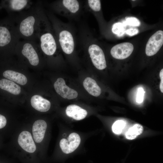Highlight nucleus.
I'll use <instances>...</instances> for the list:
<instances>
[{
  "mask_svg": "<svg viewBox=\"0 0 163 163\" xmlns=\"http://www.w3.org/2000/svg\"><path fill=\"white\" fill-rule=\"evenodd\" d=\"M66 112L68 116L77 120L84 119L88 113L86 110L75 104H71L68 106Z\"/></svg>",
  "mask_w": 163,
  "mask_h": 163,
  "instance_id": "nucleus-16",
  "label": "nucleus"
},
{
  "mask_svg": "<svg viewBox=\"0 0 163 163\" xmlns=\"http://www.w3.org/2000/svg\"><path fill=\"white\" fill-rule=\"evenodd\" d=\"M0 88L14 95H18L21 92V88L13 81L6 79L0 80Z\"/></svg>",
  "mask_w": 163,
  "mask_h": 163,
  "instance_id": "nucleus-19",
  "label": "nucleus"
},
{
  "mask_svg": "<svg viewBox=\"0 0 163 163\" xmlns=\"http://www.w3.org/2000/svg\"><path fill=\"white\" fill-rule=\"evenodd\" d=\"M21 39L13 20L5 26L0 25V47H5L14 52L16 46Z\"/></svg>",
  "mask_w": 163,
  "mask_h": 163,
  "instance_id": "nucleus-5",
  "label": "nucleus"
},
{
  "mask_svg": "<svg viewBox=\"0 0 163 163\" xmlns=\"http://www.w3.org/2000/svg\"><path fill=\"white\" fill-rule=\"evenodd\" d=\"M45 13L52 25L59 48L65 53L71 54L74 51L75 47L72 34L51 13L46 12Z\"/></svg>",
  "mask_w": 163,
  "mask_h": 163,
  "instance_id": "nucleus-3",
  "label": "nucleus"
},
{
  "mask_svg": "<svg viewBox=\"0 0 163 163\" xmlns=\"http://www.w3.org/2000/svg\"><path fill=\"white\" fill-rule=\"evenodd\" d=\"M163 44V31L158 30L153 34L147 42L145 49V53L148 56L156 54Z\"/></svg>",
  "mask_w": 163,
  "mask_h": 163,
  "instance_id": "nucleus-9",
  "label": "nucleus"
},
{
  "mask_svg": "<svg viewBox=\"0 0 163 163\" xmlns=\"http://www.w3.org/2000/svg\"><path fill=\"white\" fill-rule=\"evenodd\" d=\"M159 76L161 79V82L160 85V89L161 92L163 93V69L161 70L159 73Z\"/></svg>",
  "mask_w": 163,
  "mask_h": 163,
  "instance_id": "nucleus-28",
  "label": "nucleus"
},
{
  "mask_svg": "<svg viewBox=\"0 0 163 163\" xmlns=\"http://www.w3.org/2000/svg\"><path fill=\"white\" fill-rule=\"evenodd\" d=\"M50 6L56 13L65 16L75 15L80 10V5L76 0H62L54 1Z\"/></svg>",
  "mask_w": 163,
  "mask_h": 163,
  "instance_id": "nucleus-6",
  "label": "nucleus"
},
{
  "mask_svg": "<svg viewBox=\"0 0 163 163\" xmlns=\"http://www.w3.org/2000/svg\"><path fill=\"white\" fill-rule=\"evenodd\" d=\"M6 6L10 11L19 13L28 9L33 5V2L29 0H10L6 1Z\"/></svg>",
  "mask_w": 163,
  "mask_h": 163,
  "instance_id": "nucleus-13",
  "label": "nucleus"
},
{
  "mask_svg": "<svg viewBox=\"0 0 163 163\" xmlns=\"http://www.w3.org/2000/svg\"><path fill=\"white\" fill-rule=\"evenodd\" d=\"M83 85L85 89L91 95L97 97L101 94V88L92 78L89 77L85 78L83 82Z\"/></svg>",
  "mask_w": 163,
  "mask_h": 163,
  "instance_id": "nucleus-17",
  "label": "nucleus"
},
{
  "mask_svg": "<svg viewBox=\"0 0 163 163\" xmlns=\"http://www.w3.org/2000/svg\"><path fill=\"white\" fill-rule=\"evenodd\" d=\"M40 52L37 42L32 41L20 40L16 46L14 52L26 59L30 65L36 66L40 62L39 53Z\"/></svg>",
  "mask_w": 163,
  "mask_h": 163,
  "instance_id": "nucleus-4",
  "label": "nucleus"
},
{
  "mask_svg": "<svg viewBox=\"0 0 163 163\" xmlns=\"http://www.w3.org/2000/svg\"><path fill=\"white\" fill-rule=\"evenodd\" d=\"M126 125L125 122L123 120H117L115 121L112 126L113 132L116 134L121 133Z\"/></svg>",
  "mask_w": 163,
  "mask_h": 163,
  "instance_id": "nucleus-22",
  "label": "nucleus"
},
{
  "mask_svg": "<svg viewBox=\"0 0 163 163\" xmlns=\"http://www.w3.org/2000/svg\"><path fill=\"white\" fill-rule=\"evenodd\" d=\"M47 127V123L43 120H39L34 122L32 126V131L36 142L40 143L43 140Z\"/></svg>",
  "mask_w": 163,
  "mask_h": 163,
  "instance_id": "nucleus-14",
  "label": "nucleus"
},
{
  "mask_svg": "<svg viewBox=\"0 0 163 163\" xmlns=\"http://www.w3.org/2000/svg\"><path fill=\"white\" fill-rule=\"evenodd\" d=\"M81 141L80 137L77 133H71L66 138H62L60 141V148L63 153H71L74 151L79 146Z\"/></svg>",
  "mask_w": 163,
  "mask_h": 163,
  "instance_id": "nucleus-8",
  "label": "nucleus"
},
{
  "mask_svg": "<svg viewBox=\"0 0 163 163\" xmlns=\"http://www.w3.org/2000/svg\"><path fill=\"white\" fill-rule=\"evenodd\" d=\"M138 32V30L136 28H130L127 30L125 31L126 34L131 36L137 34Z\"/></svg>",
  "mask_w": 163,
  "mask_h": 163,
  "instance_id": "nucleus-26",
  "label": "nucleus"
},
{
  "mask_svg": "<svg viewBox=\"0 0 163 163\" xmlns=\"http://www.w3.org/2000/svg\"><path fill=\"white\" fill-rule=\"evenodd\" d=\"M143 131V127L141 125L136 124L127 131L125 134L126 138L130 140L134 139L141 134Z\"/></svg>",
  "mask_w": 163,
  "mask_h": 163,
  "instance_id": "nucleus-20",
  "label": "nucleus"
},
{
  "mask_svg": "<svg viewBox=\"0 0 163 163\" xmlns=\"http://www.w3.org/2000/svg\"><path fill=\"white\" fill-rule=\"evenodd\" d=\"M30 103L34 108L41 112L47 111L51 106V103L49 101L38 95H34L32 97Z\"/></svg>",
  "mask_w": 163,
  "mask_h": 163,
  "instance_id": "nucleus-15",
  "label": "nucleus"
},
{
  "mask_svg": "<svg viewBox=\"0 0 163 163\" xmlns=\"http://www.w3.org/2000/svg\"><path fill=\"white\" fill-rule=\"evenodd\" d=\"M88 51L91 61L97 69L101 70L107 67L105 55L101 48L95 44H89Z\"/></svg>",
  "mask_w": 163,
  "mask_h": 163,
  "instance_id": "nucleus-7",
  "label": "nucleus"
},
{
  "mask_svg": "<svg viewBox=\"0 0 163 163\" xmlns=\"http://www.w3.org/2000/svg\"><path fill=\"white\" fill-rule=\"evenodd\" d=\"M134 49L133 45L129 42H124L114 46L110 50V53L114 58L123 59L129 57Z\"/></svg>",
  "mask_w": 163,
  "mask_h": 163,
  "instance_id": "nucleus-10",
  "label": "nucleus"
},
{
  "mask_svg": "<svg viewBox=\"0 0 163 163\" xmlns=\"http://www.w3.org/2000/svg\"><path fill=\"white\" fill-rule=\"evenodd\" d=\"M125 26L123 23L120 22L114 23L112 26V32L118 37H121L125 33Z\"/></svg>",
  "mask_w": 163,
  "mask_h": 163,
  "instance_id": "nucleus-21",
  "label": "nucleus"
},
{
  "mask_svg": "<svg viewBox=\"0 0 163 163\" xmlns=\"http://www.w3.org/2000/svg\"><path fill=\"white\" fill-rule=\"evenodd\" d=\"M87 3L88 8L92 11L98 12L101 10V4L99 0H88Z\"/></svg>",
  "mask_w": 163,
  "mask_h": 163,
  "instance_id": "nucleus-23",
  "label": "nucleus"
},
{
  "mask_svg": "<svg viewBox=\"0 0 163 163\" xmlns=\"http://www.w3.org/2000/svg\"><path fill=\"white\" fill-rule=\"evenodd\" d=\"M37 38L40 50L46 55L53 56L59 48L52 25L43 8L40 12Z\"/></svg>",
  "mask_w": 163,
  "mask_h": 163,
  "instance_id": "nucleus-2",
  "label": "nucleus"
},
{
  "mask_svg": "<svg viewBox=\"0 0 163 163\" xmlns=\"http://www.w3.org/2000/svg\"><path fill=\"white\" fill-rule=\"evenodd\" d=\"M7 123V120L5 117L0 114V129L5 126Z\"/></svg>",
  "mask_w": 163,
  "mask_h": 163,
  "instance_id": "nucleus-27",
  "label": "nucleus"
},
{
  "mask_svg": "<svg viewBox=\"0 0 163 163\" xmlns=\"http://www.w3.org/2000/svg\"><path fill=\"white\" fill-rule=\"evenodd\" d=\"M18 142L21 148L28 152L33 153L36 150V146L32 136L27 131H23L20 134Z\"/></svg>",
  "mask_w": 163,
  "mask_h": 163,
  "instance_id": "nucleus-12",
  "label": "nucleus"
},
{
  "mask_svg": "<svg viewBox=\"0 0 163 163\" xmlns=\"http://www.w3.org/2000/svg\"><path fill=\"white\" fill-rule=\"evenodd\" d=\"M145 92L142 88H138L136 102L140 103L142 102Z\"/></svg>",
  "mask_w": 163,
  "mask_h": 163,
  "instance_id": "nucleus-25",
  "label": "nucleus"
},
{
  "mask_svg": "<svg viewBox=\"0 0 163 163\" xmlns=\"http://www.w3.org/2000/svg\"><path fill=\"white\" fill-rule=\"evenodd\" d=\"M3 76L8 80L21 85H24L27 81L26 77L20 73L11 70H8L3 73Z\"/></svg>",
  "mask_w": 163,
  "mask_h": 163,
  "instance_id": "nucleus-18",
  "label": "nucleus"
},
{
  "mask_svg": "<svg viewBox=\"0 0 163 163\" xmlns=\"http://www.w3.org/2000/svg\"><path fill=\"white\" fill-rule=\"evenodd\" d=\"M42 8L41 3L38 2L28 9L18 13L15 17H13L21 39L37 42L38 27Z\"/></svg>",
  "mask_w": 163,
  "mask_h": 163,
  "instance_id": "nucleus-1",
  "label": "nucleus"
},
{
  "mask_svg": "<svg viewBox=\"0 0 163 163\" xmlns=\"http://www.w3.org/2000/svg\"><path fill=\"white\" fill-rule=\"evenodd\" d=\"M54 86L57 93L63 98L70 100L78 96L77 92L66 85L65 81L62 78L57 79L54 83Z\"/></svg>",
  "mask_w": 163,
  "mask_h": 163,
  "instance_id": "nucleus-11",
  "label": "nucleus"
},
{
  "mask_svg": "<svg viewBox=\"0 0 163 163\" xmlns=\"http://www.w3.org/2000/svg\"><path fill=\"white\" fill-rule=\"evenodd\" d=\"M123 23L125 25L133 26H139L140 25V22L136 18L134 17H127L126 21Z\"/></svg>",
  "mask_w": 163,
  "mask_h": 163,
  "instance_id": "nucleus-24",
  "label": "nucleus"
}]
</instances>
